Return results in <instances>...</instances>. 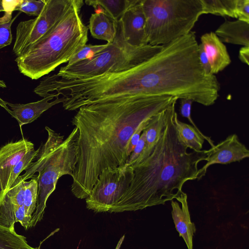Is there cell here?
Listing matches in <instances>:
<instances>
[{"instance_id":"6da1fadb","label":"cell","mask_w":249,"mask_h":249,"mask_svg":"<svg viewBox=\"0 0 249 249\" xmlns=\"http://www.w3.org/2000/svg\"><path fill=\"white\" fill-rule=\"evenodd\" d=\"M176 98L136 96L80 107L71 121L78 129L72 194L86 199L104 169L125 165L131 136Z\"/></svg>"},{"instance_id":"7a4b0ae2","label":"cell","mask_w":249,"mask_h":249,"mask_svg":"<svg viewBox=\"0 0 249 249\" xmlns=\"http://www.w3.org/2000/svg\"><path fill=\"white\" fill-rule=\"evenodd\" d=\"M176 98L166 109L164 127L151 154L132 166L133 177L126 192L110 213L135 211L164 204L183 192L185 182L197 179L198 163L205 150L187 152L174 122Z\"/></svg>"},{"instance_id":"3957f363","label":"cell","mask_w":249,"mask_h":249,"mask_svg":"<svg viewBox=\"0 0 249 249\" xmlns=\"http://www.w3.org/2000/svg\"><path fill=\"white\" fill-rule=\"evenodd\" d=\"M83 5L82 0H74L69 11L46 34L16 57L21 73L37 80L68 62L86 44L89 29L80 15Z\"/></svg>"},{"instance_id":"277c9868","label":"cell","mask_w":249,"mask_h":249,"mask_svg":"<svg viewBox=\"0 0 249 249\" xmlns=\"http://www.w3.org/2000/svg\"><path fill=\"white\" fill-rule=\"evenodd\" d=\"M45 129L48 138L39 148L36 160L33 162L18 178L21 181L32 178L36 173L38 182V196L35 211L32 215L31 227H35L43 218L46 202L54 191L58 179L63 175L72 177L76 159L78 129L74 127L64 139L48 126Z\"/></svg>"},{"instance_id":"5b68a950","label":"cell","mask_w":249,"mask_h":249,"mask_svg":"<svg viewBox=\"0 0 249 249\" xmlns=\"http://www.w3.org/2000/svg\"><path fill=\"white\" fill-rule=\"evenodd\" d=\"M145 42L166 45L191 32L202 15L200 0H142Z\"/></svg>"},{"instance_id":"8992f818","label":"cell","mask_w":249,"mask_h":249,"mask_svg":"<svg viewBox=\"0 0 249 249\" xmlns=\"http://www.w3.org/2000/svg\"><path fill=\"white\" fill-rule=\"evenodd\" d=\"M162 47L130 45L125 41L118 22L114 40L107 48L90 58L61 67L55 75L65 79H76L124 71L148 59Z\"/></svg>"},{"instance_id":"52a82bcc","label":"cell","mask_w":249,"mask_h":249,"mask_svg":"<svg viewBox=\"0 0 249 249\" xmlns=\"http://www.w3.org/2000/svg\"><path fill=\"white\" fill-rule=\"evenodd\" d=\"M133 177V168L125 164L104 169L86 198L87 208L97 213L109 212L127 191Z\"/></svg>"},{"instance_id":"ba28073f","label":"cell","mask_w":249,"mask_h":249,"mask_svg":"<svg viewBox=\"0 0 249 249\" xmlns=\"http://www.w3.org/2000/svg\"><path fill=\"white\" fill-rule=\"evenodd\" d=\"M74 0H47L41 13L20 22L16 28L13 51L17 57L46 34L71 8Z\"/></svg>"},{"instance_id":"9c48e42d","label":"cell","mask_w":249,"mask_h":249,"mask_svg":"<svg viewBox=\"0 0 249 249\" xmlns=\"http://www.w3.org/2000/svg\"><path fill=\"white\" fill-rule=\"evenodd\" d=\"M206 163L199 169L197 179L204 177L208 167L214 164H228L239 161L249 157V150L235 134L229 135L225 140L205 150Z\"/></svg>"},{"instance_id":"30bf717a","label":"cell","mask_w":249,"mask_h":249,"mask_svg":"<svg viewBox=\"0 0 249 249\" xmlns=\"http://www.w3.org/2000/svg\"><path fill=\"white\" fill-rule=\"evenodd\" d=\"M125 41L130 45L140 47L147 45L145 42V18L142 0L128 8L118 22Z\"/></svg>"},{"instance_id":"8fae6325","label":"cell","mask_w":249,"mask_h":249,"mask_svg":"<svg viewBox=\"0 0 249 249\" xmlns=\"http://www.w3.org/2000/svg\"><path fill=\"white\" fill-rule=\"evenodd\" d=\"M34 149V144L25 139L10 142L0 148V180L5 194L13 168L24 155Z\"/></svg>"},{"instance_id":"7c38bea8","label":"cell","mask_w":249,"mask_h":249,"mask_svg":"<svg viewBox=\"0 0 249 249\" xmlns=\"http://www.w3.org/2000/svg\"><path fill=\"white\" fill-rule=\"evenodd\" d=\"M55 96L53 95L50 94L35 102L26 104H12L7 102V105L11 108V112L10 114L17 120L21 127L23 125L31 123L37 119L44 111L57 104L63 103L66 100L63 97H57L54 101L49 102Z\"/></svg>"},{"instance_id":"4fadbf2b","label":"cell","mask_w":249,"mask_h":249,"mask_svg":"<svg viewBox=\"0 0 249 249\" xmlns=\"http://www.w3.org/2000/svg\"><path fill=\"white\" fill-rule=\"evenodd\" d=\"M176 199L177 201H171V213L176 229L188 249H193V238L196 229L191 220L187 196L183 192Z\"/></svg>"},{"instance_id":"5bb4252c","label":"cell","mask_w":249,"mask_h":249,"mask_svg":"<svg viewBox=\"0 0 249 249\" xmlns=\"http://www.w3.org/2000/svg\"><path fill=\"white\" fill-rule=\"evenodd\" d=\"M201 42L208 59L212 74L214 75L221 71L231 63L226 46L214 32L202 35Z\"/></svg>"},{"instance_id":"9a60e30c","label":"cell","mask_w":249,"mask_h":249,"mask_svg":"<svg viewBox=\"0 0 249 249\" xmlns=\"http://www.w3.org/2000/svg\"><path fill=\"white\" fill-rule=\"evenodd\" d=\"M214 33L223 43L249 46V23L225 20Z\"/></svg>"},{"instance_id":"2e32d148","label":"cell","mask_w":249,"mask_h":249,"mask_svg":"<svg viewBox=\"0 0 249 249\" xmlns=\"http://www.w3.org/2000/svg\"><path fill=\"white\" fill-rule=\"evenodd\" d=\"M118 23L101 9L91 14L88 28L93 38L111 43L117 33Z\"/></svg>"},{"instance_id":"e0dca14e","label":"cell","mask_w":249,"mask_h":249,"mask_svg":"<svg viewBox=\"0 0 249 249\" xmlns=\"http://www.w3.org/2000/svg\"><path fill=\"white\" fill-rule=\"evenodd\" d=\"M32 216L27 214L23 206L13 204L5 194L0 203V226L10 228L18 222L27 230L31 227Z\"/></svg>"},{"instance_id":"ac0fdd59","label":"cell","mask_w":249,"mask_h":249,"mask_svg":"<svg viewBox=\"0 0 249 249\" xmlns=\"http://www.w3.org/2000/svg\"><path fill=\"white\" fill-rule=\"evenodd\" d=\"M174 122L178 138L188 148L196 151L202 150L205 140L211 147L214 145L210 137L198 131L193 126L180 121L176 111L174 114Z\"/></svg>"},{"instance_id":"d6986e66","label":"cell","mask_w":249,"mask_h":249,"mask_svg":"<svg viewBox=\"0 0 249 249\" xmlns=\"http://www.w3.org/2000/svg\"><path fill=\"white\" fill-rule=\"evenodd\" d=\"M166 109L154 115L145 128V144L144 148L140 156L132 166L142 162L152 152L164 127Z\"/></svg>"},{"instance_id":"ffe728a7","label":"cell","mask_w":249,"mask_h":249,"mask_svg":"<svg viewBox=\"0 0 249 249\" xmlns=\"http://www.w3.org/2000/svg\"><path fill=\"white\" fill-rule=\"evenodd\" d=\"M137 0H87L85 3L103 10L113 20L118 22L125 11Z\"/></svg>"},{"instance_id":"44dd1931","label":"cell","mask_w":249,"mask_h":249,"mask_svg":"<svg viewBox=\"0 0 249 249\" xmlns=\"http://www.w3.org/2000/svg\"><path fill=\"white\" fill-rule=\"evenodd\" d=\"M202 14H211L236 18L237 0H200Z\"/></svg>"},{"instance_id":"7402d4cb","label":"cell","mask_w":249,"mask_h":249,"mask_svg":"<svg viewBox=\"0 0 249 249\" xmlns=\"http://www.w3.org/2000/svg\"><path fill=\"white\" fill-rule=\"evenodd\" d=\"M0 249H36L28 243L26 238L18 234L15 225L10 228L0 226Z\"/></svg>"},{"instance_id":"603a6c76","label":"cell","mask_w":249,"mask_h":249,"mask_svg":"<svg viewBox=\"0 0 249 249\" xmlns=\"http://www.w3.org/2000/svg\"><path fill=\"white\" fill-rule=\"evenodd\" d=\"M25 190L23 206L27 214L32 216L34 213L37 200L38 182L36 176L30 180L25 181Z\"/></svg>"},{"instance_id":"cb8c5ba5","label":"cell","mask_w":249,"mask_h":249,"mask_svg":"<svg viewBox=\"0 0 249 249\" xmlns=\"http://www.w3.org/2000/svg\"><path fill=\"white\" fill-rule=\"evenodd\" d=\"M39 149L38 148L36 150L34 149L27 153L14 166L10 174L6 193L15 180L19 176L20 173L23 171H25L36 158Z\"/></svg>"},{"instance_id":"d4e9b609","label":"cell","mask_w":249,"mask_h":249,"mask_svg":"<svg viewBox=\"0 0 249 249\" xmlns=\"http://www.w3.org/2000/svg\"><path fill=\"white\" fill-rule=\"evenodd\" d=\"M47 0H19L14 11L23 12L29 16L38 17L43 11Z\"/></svg>"},{"instance_id":"484cf974","label":"cell","mask_w":249,"mask_h":249,"mask_svg":"<svg viewBox=\"0 0 249 249\" xmlns=\"http://www.w3.org/2000/svg\"><path fill=\"white\" fill-rule=\"evenodd\" d=\"M110 43L103 45L86 44L68 62L66 66L90 58L108 47Z\"/></svg>"},{"instance_id":"4316f807","label":"cell","mask_w":249,"mask_h":249,"mask_svg":"<svg viewBox=\"0 0 249 249\" xmlns=\"http://www.w3.org/2000/svg\"><path fill=\"white\" fill-rule=\"evenodd\" d=\"M25 181H21L18 177L6 194L14 205L23 206L25 190Z\"/></svg>"},{"instance_id":"83f0119b","label":"cell","mask_w":249,"mask_h":249,"mask_svg":"<svg viewBox=\"0 0 249 249\" xmlns=\"http://www.w3.org/2000/svg\"><path fill=\"white\" fill-rule=\"evenodd\" d=\"M20 13L18 12L10 21L0 24V49L11 44L13 39L11 26Z\"/></svg>"},{"instance_id":"f1b7e54d","label":"cell","mask_w":249,"mask_h":249,"mask_svg":"<svg viewBox=\"0 0 249 249\" xmlns=\"http://www.w3.org/2000/svg\"><path fill=\"white\" fill-rule=\"evenodd\" d=\"M145 144V131L144 129L141 135L137 144L127 159L125 163L126 165L131 166L134 163L143 151Z\"/></svg>"},{"instance_id":"f546056e","label":"cell","mask_w":249,"mask_h":249,"mask_svg":"<svg viewBox=\"0 0 249 249\" xmlns=\"http://www.w3.org/2000/svg\"><path fill=\"white\" fill-rule=\"evenodd\" d=\"M194 101L189 98H182L180 99V112L181 115L186 118L192 126L198 131L201 132L193 121L191 117L192 105Z\"/></svg>"},{"instance_id":"4dcf8cb0","label":"cell","mask_w":249,"mask_h":249,"mask_svg":"<svg viewBox=\"0 0 249 249\" xmlns=\"http://www.w3.org/2000/svg\"><path fill=\"white\" fill-rule=\"evenodd\" d=\"M237 18L249 23V0H237Z\"/></svg>"},{"instance_id":"1f68e13d","label":"cell","mask_w":249,"mask_h":249,"mask_svg":"<svg viewBox=\"0 0 249 249\" xmlns=\"http://www.w3.org/2000/svg\"><path fill=\"white\" fill-rule=\"evenodd\" d=\"M152 118L146 121V122L140 125V126L137 129V130L134 132V133L131 136L128 142V148L127 151V156H128V158L130 155L131 153H132V152L133 151V150H134L135 146L137 144L143 130L146 128V126L149 123Z\"/></svg>"},{"instance_id":"d6a6232c","label":"cell","mask_w":249,"mask_h":249,"mask_svg":"<svg viewBox=\"0 0 249 249\" xmlns=\"http://www.w3.org/2000/svg\"><path fill=\"white\" fill-rule=\"evenodd\" d=\"M198 55L199 62L205 74L213 75L208 59L201 43L198 45Z\"/></svg>"},{"instance_id":"836d02e7","label":"cell","mask_w":249,"mask_h":249,"mask_svg":"<svg viewBox=\"0 0 249 249\" xmlns=\"http://www.w3.org/2000/svg\"><path fill=\"white\" fill-rule=\"evenodd\" d=\"M239 57L242 62L249 65V46H244L240 49Z\"/></svg>"},{"instance_id":"e575fe53","label":"cell","mask_w":249,"mask_h":249,"mask_svg":"<svg viewBox=\"0 0 249 249\" xmlns=\"http://www.w3.org/2000/svg\"><path fill=\"white\" fill-rule=\"evenodd\" d=\"M0 106L4 108L9 114L11 112V110L9 108L7 105V102L4 101L0 98Z\"/></svg>"},{"instance_id":"d590c367","label":"cell","mask_w":249,"mask_h":249,"mask_svg":"<svg viewBox=\"0 0 249 249\" xmlns=\"http://www.w3.org/2000/svg\"><path fill=\"white\" fill-rule=\"evenodd\" d=\"M124 237H125L124 234L123 235V236L121 237V238L120 239L119 241H118V242L117 243V245L116 246L115 249H120V247L124 240Z\"/></svg>"},{"instance_id":"8d00e7d4","label":"cell","mask_w":249,"mask_h":249,"mask_svg":"<svg viewBox=\"0 0 249 249\" xmlns=\"http://www.w3.org/2000/svg\"><path fill=\"white\" fill-rule=\"evenodd\" d=\"M4 195H5V194H4V191L3 190V189L2 188L0 180V203Z\"/></svg>"},{"instance_id":"74e56055","label":"cell","mask_w":249,"mask_h":249,"mask_svg":"<svg viewBox=\"0 0 249 249\" xmlns=\"http://www.w3.org/2000/svg\"><path fill=\"white\" fill-rule=\"evenodd\" d=\"M6 85L3 80L0 79V88H6Z\"/></svg>"},{"instance_id":"f35d334b","label":"cell","mask_w":249,"mask_h":249,"mask_svg":"<svg viewBox=\"0 0 249 249\" xmlns=\"http://www.w3.org/2000/svg\"><path fill=\"white\" fill-rule=\"evenodd\" d=\"M0 12H4V9L2 6L1 0H0Z\"/></svg>"},{"instance_id":"ab89813d","label":"cell","mask_w":249,"mask_h":249,"mask_svg":"<svg viewBox=\"0 0 249 249\" xmlns=\"http://www.w3.org/2000/svg\"><path fill=\"white\" fill-rule=\"evenodd\" d=\"M40 246H41V244L39 245V247H36V249H40Z\"/></svg>"}]
</instances>
